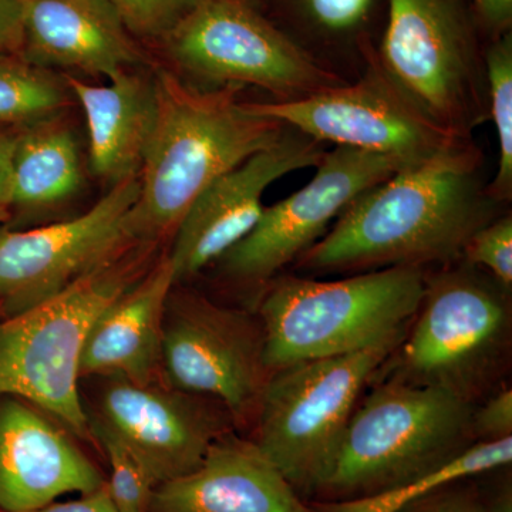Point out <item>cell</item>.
Listing matches in <instances>:
<instances>
[{"label":"cell","mask_w":512,"mask_h":512,"mask_svg":"<svg viewBox=\"0 0 512 512\" xmlns=\"http://www.w3.org/2000/svg\"><path fill=\"white\" fill-rule=\"evenodd\" d=\"M82 107L89 134L90 167L111 185L138 174L157 120V89L151 76L123 70L106 84L62 74Z\"/></svg>","instance_id":"20"},{"label":"cell","mask_w":512,"mask_h":512,"mask_svg":"<svg viewBox=\"0 0 512 512\" xmlns=\"http://www.w3.org/2000/svg\"><path fill=\"white\" fill-rule=\"evenodd\" d=\"M106 484L69 430L35 404L0 394V512H23Z\"/></svg>","instance_id":"16"},{"label":"cell","mask_w":512,"mask_h":512,"mask_svg":"<svg viewBox=\"0 0 512 512\" xmlns=\"http://www.w3.org/2000/svg\"><path fill=\"white\" fill-rule=\"evenodd\" d=\"M157 242H137L53 298L0 319V394L20 397L92 440L80 393V357L94 320L158 259Z\"/></svg>","instance_id":"4"},{"label":"cell","mask_w":512,"mask_h":512,"mask_svg":"<svg viewBox=\"0 0 512 512\" xmlns=\"http://www.w3.org/2000/svg\"><path fill=\"white\" fill-rule=\"evenodd\" d=\"M490 120L497 130V174L487 191L498 204L512 200V32L488 43L485 50Z\"/></svg>","instance_id":"25"},{"label":"cell","mask_w":512,"mask_h":512,"mask_svg":"<svg viewBox=\"0 0 512 512\" xmlns=\"http://www.w3.org/2000/svg\"><path fill=\"white\" fill-rule=\"evenodd\" d=\"M483 164L470 138L404 165L350 202L293 269L353 275L460 261L468 239L504 207L488 194Z\"/></svg>","instance_id":"1"},{"label":"cell","mask_w":512,"mask_h":512,"mask_svg":"<svg viewBox=\"0 0 512 512\" xmlns=\"http://www.w3.org/2000/svg\"><path fill=\"white\" fill-rule=\"evenodd\" d=\"M402 340L293 363L269 375L254 441L303 500L316 497L360 393Z\"/></svg>","instance_id":"8"},{"label":"cell","mask_w":512,"mask_h":512,"mask_svg":"<svg viewBox=\"0 0 512 512\" xmlns=\"http://www.w3.org/2000/svg\"><path fill=\"white\" fill-rule=\"evenodd\" d=\"M403 161L349 147L326 150L315 177L265 207L255 228L215 264L235 284L265 286L295 265L362 192L403 168Z\"/></svg>","instance_id":"13"},{"label":"cell","mask_w":512,"mask_h":512,"mask_svg":"<svg viewBox=\"0 0 512 512\" xmlns=\"http://www.w3.org/2000/svg\"><path fill=\"white\" fill-rule=\"evenodd\" d=\"M23 512H119L111 503L107 494L106 484L93 493L82 494L76 500L64 501V503L47 504L36 510Z\"/></svg>","instance_id":"33"},{"label":"cell","mask_w":512,"mask_h":512,"mask_svg":"<svg viewBox=\"0 0 512 512\" xmlns=\"http://www.w3.org/2000/svg\"><path fill=\"white\" fill-rule=\"evenodd\" d=\"M90 433L103 450L109 463L106 490L119 512H148L157 484L140 460L106 426L90 419Z\"/></svg>","instance_id":"26"},{"label":"cell","mask_w":512,"mask_h":512,"mask_svg":"<svg viewBox=\"0 0 512 512\" xmlns=\"http://www.w3.org/2000/svg\"><path fill=\"white\" fill-rule=\"evenodd\" d=\"M512 437L498 441H477L446 466L402 485L345 501H311L316 512H397L421 495L458 478L483 476L498 468L511 467Z\"/></svg>","instance_id":"23"},{"label":"cell","mask_w":512,"mask_h":512,"mask_svg":"<svg viewBox=\"0 0 512 512\" xmlns=\"http://www.w3.org/2000/svg\"><path fill=\"white\" fill-rule=\"evenodd\" d=\"M74 103L62 74L22 56L0 57V127L18 128L69 113Z\"/></svg>","instance_id":"24"},{"label":"cell","mask_w":512,"mask_h":512,"mask_svg":"<svg viewBox=\"0 0 512 512\" xmlns=\"http://www.w3.org/2000/svg\"><path fill=\"white\" fill-rule=\"evenodd\" d=\"M20 56L50 72L107 80L146 62L107 0H25Z\"/></svg>","instance_id":"18"},{"label":"cell","mask_w":512,"mask_h":512,"mask_svg":"<svg viewBox=\"0 0 512 512\" xmlns=\"http://www.w3.org/2000/svg\"><path fill=\"white\" fill-rule=\"evenodd\" d=\"M316 63L352 82L377 50L387 0H254Z\"/></svg>","instance_id":"21"},{"label":"cell","mask_w":512,"mask_h":512,"mask_svg":"<svg viewBox=\"0 0 512 512\" xmlns=\"http://www.w3.org/2000/svg\"><path fill=\"white\" fill-rule=\"evenodd\" d=\"M251 113L269 117L319 143L356 148L419 163L458 141L434 123L394 82L377 52L357 79L296 101H244Z\"/></svg>","instance_id":"11"},{"label":"cell","mask_w":512,"mask_h":512,"mask_svg":"<svg viewBox=\"0 0 512 512\" xmlns=\"http://www.w3.org/2000/svg\"><path fill=\"white\" fill-rule=\"evenodd\" d=\"M426 269L386 268L336 281L282 274L262 289L259 316L269 375L293 363L402 340L419 311Z\"/></svg>","instance_id":"3"},{"label":"cell","mask_w":512,"mask_h":512,"mask_svg":"<svg viewBox=\"0 0 512 512\" xmlns=\"http://www.w3.org/2000/svg\"><path fill=\"white\" fill-rule=\"evenodd\" d=\"M16 130L0 127V208H9L12 197V163Z\"/></svg>","instance_id":"34"},{"label":"cell","mask_w":512,"mask_h":512,"mask_svg":"<svg viewBox=\"0 0 512 512\" xmlns=\"http://www.w3.org/2000/svg\"><path fill=\"white\" fill-rule=\"evenodd\" d=\"M175 74L198 89L252 86L296 101L349 83L306 55L254 0H201L161 40Z\"/></svg>","instance_id":"9"},{"label":"cell","mask_w":512,"mask_h":512,"mask_svg":"<svg viewBox=\"0 0 512 512\" xmlns=\"http://www.w3.org/2000/svg\"><path fill=\"white\" fill-rule=\"evenodd\" d=\"M148 512H316L256 446L234 430L191 473L158 484Z\"/></svg>","instance_id":"17"},{"label":"cell","mask_w":512,"mask_h":512,"mask_svg":"<svg viewBox=\"0 0 512 512\" xmlns=\"http://www.w3.org/2000/svg\"><path fill=\"white\" fill-rule=\"evenodd\" d=\"M473 430L477 441H498L512 437V390L494 393L473 412Z\"/></svg>","instance_id":"30"},{"label":"cell","mask_w":512,"mask_h":512,"mask_svg":"<svg viewBox=\"0 0 512 512\" xmlns=\"http://www.w3.org/2000/svg\"><path fill=\"white\" fill-rule=\"evenodd\" d=\"M94 379L99 380L96 412L87 414L130 448L157 485L194 471L211 444L234 430L227 407L211 397L167 383Z\"/></svg>","instance_id":"14"},{"label":"cell","mask_w":512,"mask_h":512,"mask_svg":"<svg viewBox=\"0 0 512 512\" xmlns=\"http://www.w3.org/2000/svg\"><path fill=\"white\" fill-rule=\"evenodd\" d=\"M258 315L175 285L165 303L161 375L183 392L218 400L237 424L255 419L269 379Z\"/></svg>","instance_id":"10"},{"label":"cell","mask_w":512,"mask_h":512,"mask_svg":"<svg viewBox=\"0 0 512 512\" xmlns=\"http://www.w3.org/2000/svg\"><path fill=\"white\" fill-rule=\"evenodd\" d=\"M175 286L167 252L110 303L87 333L80 379L119 376L136 383L158 382L165 303Z\"/></svg>","instance_id":"19"},{"label":"cell","mask_w":512,"mask_h":512,"mask_svg":"<svg viewBox=\"0 0 512 512\" xmlns=\"http://www.w3.org/2000/svg\"><path fill=\"white\" fill-rule=\"evenodd\" d=\"M138 174L111 185L89 210L69 220L16 228L0 225V309L28 311L136 245L131 211Z\"/></svg>","instance_id":"12"},{"label":"cell","mask_w":512,"mask_h":512,"mask_svg":"<svg viewBox=\"0 0 512 512\" xmlns=\"http://www.w3.org/2000/svg\"><path fill=\"white\" fill-rule=\"evenodd\" d=\"M484 490L485 512H512V478L510 467L501 470L500 480L490 490Z\"/></svg>","instance_id":"35"},{"label":"cell","mask_w":512,"mask_h":512,"mask_svg":"<svg viewBox=\"0 0 512 512\" xmlns=\"http://www.w3.org/2000/svg\"><path fill=\"white\" fill-rule=\"evenodd\" d=\"M83 184L79 141L67 113L16 130L9 221L60 210Z\"/></svg>","instance_id":"22"},{"label":"cell","mask_w":512,"mask_h":512,"mask_svg":"<svg viewBox=\"0 0 512 512\" xmlns=\"http://www.w3.org/2000/svg\"><path fill=\"white\" fill-rule=\"evenodd\" d=\"M464 261L483 268L488 275L503 286L512 288V215L504 212L488 222L468 239L463 251Z\"/></svg>","instance_id":"28"},{"label":"cell","mask_w":512,"mask_h":512,"mask_svg":"<svg viewBox=\"0 0 512 512\" xmlns=\"http://www.w3.org/2000/svg\"><path fill=\"white\" fill-rule=\"evenodd\" d=\"M10 220L9 208H0V225L6 224Z\"/></svg>","instance_id":"36"},{"label":"cell","mask_w":512,"mask_h":512,"mask_svg":"<svg viewBox=\"0 0 512 512\" xmlns=\"http://www.w3.org/2000/svg\"><path fill=\"white\" fill-rule=\"evenodd\" d=\"M25 0H0V57L20 56Z\"/></svg>","instance_id":"31"},{"label":"cell","mask_w":512,"mask_h":512,"mask_svg":"<svg viewBox=\"0 0 512 512\" xmlns=\"http://www.w3.org/2000/svg\"><path fill=\"white\" fill-rule=\"evenodd\" d=\"M488 42L512 32V0H471Z\"/></svg>","instance_id":"32"},{"label":"cell","mask_w":512,"mask_h":512,"mask_svg":"<svg viewBox=\"0 0 512 512\" xmlns=\"http://www.w3.org/2000/svg\"><path fill=\"white\" fill-rule=\"evenodd\" d=\"M133 37L164 39L201 0H107Z\"/></svg>","instance_id":"27"},{"label":"cell","mask_w":512,"mask_h":512,"mask_svg":"<svg viewBox=\"0 0 512 512\" xmlns=\"http://www.w3.org/2000/svg\"><path fill=\"white\" fill-rule=\"evenodd\" d=\"M510 292L464 259L427 271L419 311L392 353L387 380L434 387L474 404L497 383L511 346Z\"/></svg>","instance_id":"6"},{"label":"cell","mask_w":512,"mask_h":512,"mask_svg":"<svg viewBox=\"0 0 512 512\" xmlns=\"http://www.w3.org/2000/svg\"><path fill=\"white\" fill-rule=\"evenodd\" d=\"M326 150L315 138L286 126L274 146L222 174L198 195L175 229L167 252L175 285L217 264L247 237L265 210V191L285 175L320 163Z\"/></svg>","instance_id":"15"},{"label":"cell","mask_w":512,"mask_h":512,"mask_svg":"<svg viewBox=\"0 0 512 512\" xmlns=\"http://www.w3.org/2000/svg\"><path fill=\"white\" fill-rule=\"evenodd\" d=\"M478 477L440 485L397 512H485L483 484Z\"/></svg>","instance_id":"29"},{"label":"cell","mask_w":512,"mask_h":512,"mask_svg":"<svg viewBox=\"0 0 512 512\" xmlns=\"http://www.w3.org/2000/svg\"><path fill=\"white\" fill-rule=\"evenodd\" d=\"M474 404L386 380L357 404L312 501L370 497L446 466L477 443Z\"/></svg>","instance_id":"5"},{"label":"cell","mask_w":512,"mask_h":512,"mask_svg":"<svg viewBox=\"0 0 512 512\" xmlns=\"http://www.w3.org/2000/svg\"><path fill=\"white\" fill-rule=\"evenodd\" d=\"M157 120L138 171L131 228L138 241L173 237L198 195L222 174L274 146L286 126L251 113L241 87L204 90L156 67Z\"/></svg>","instance_id":"2"},{"label":"cell","mask_w":512,"mask_h":512,"mask_svg":"<svg viewBox=\"0 0 512 512\" xmlns=\"http://www.w3.org/2000/svg\"><path fill=\"white\" fill-rule=\"evenodd\" d=\"M488 39L471 0H387L377 57L434 123L473 138L490 121Z\"/></svg>","instance_id":"7"}]
</instances>
